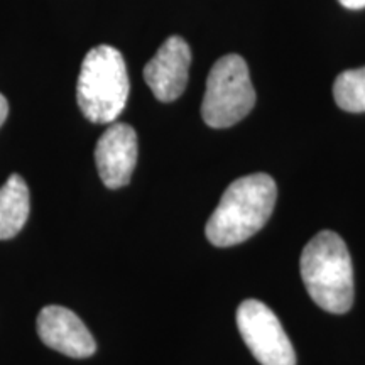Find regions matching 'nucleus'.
<instances>
[{
	"instance_id": "f257e3e1",
	"label": "nucleus",
	"mask_w": 365,
	"mask_h": 365,
	"mask_svg": "<svg viewBox=\"0 0 365 365\" xmlns=\"http://www.w3.org/2000/svg\"><path fill=\"white\" fill-rule=\"evenodd\" d=\"M276 200L277 186L269 175L255 173L235 180L207 222L210 244L232 247L250 239L271 218Z\"/></svg>"
},
{
	"instance_id": "f03ea898",
	"label": "nucleus",
	"mask_w": 365,
	"mask_h": 365,
	"mask_svg": "<svg viewBox=\"0 0 365 365\" xmlns=\"http://www.w3.org/2000/svg\"><path fill=\"white\" fill-rule=\"evenodd\" d=\"M301 277L312 299L328 313L344 314L354 304V266L344 239L323 230L301 254Z\"/></svg>"
},
{
	"instance_id": "7ed1b4c3",
	"label": "nucleus",
	"mask_w": 365,
	"mask_h": 365,
	"mask_svg": "<svg viewBox=\"0 0 365 365\" xmlns=\"http://www.w3.org/2000/svg\"><path fill=\"white\" fill-rule=\"evenodd\" d=\"M129 75L124 56L108 44H100L86 54L76 85V102L93 124H112L129 98Z\"/></svg>"
},
{
	"instance_id": "20e7f679",
	"label": "nucleus",
	"mask_w": 365,
	"mask_h": 365,
	"mask_svg": "<svg viewBox=\"0 0 365 365\" xmlns=\"http://www.w3.org/2000/svg\"><path fill=\"white\" fill-rule=\"evenodd\" d=\"M255 105L249 66L239 54H225L210 70L202 103L205 124L227 129L247 117Z\"/></svg>"
},
{
	"instance_id": "39448f33",
	"label": "nucleus",
	"mask_w": 365,
	"mask_h": 365,
	"mask_svg": "<svg viewBox=\"0 0 365 365\" xmlns=\"http://www.w3.org/2000/svg\"><path fill=\"white\" fill-rule=\"evenodd\" d=\"M237 327L245 345L262 365H296L289 336L279 318L262 301H242L237 309Z\"/></svg>"
},
{
	"instance_id": "423d86ee",
	"label": "nucleus",
	"mask_w": 365,
	"mask_h": 365,
	"mask_svg": "<svg viewBox=\"0 0 365 365\" xmlns=\"http://www.w3.org/2000/svg\"><path fill=\"white\" fill-rule=\"evenodd\" d=\"M191 49L180 36H171L161 44L144 68V80L161 102L180 98L188 85Z\"/></svg>"
},
{
	"instance_id": "0eeeda50",
	"label": "nucleus",
	"mask_w": 365,
	"mask_h": 365,
	"mask_svg": "<svg viewBox=\"0 0 365 365\" xmlns=\"http://www.w3.org/2000/svg\"><path fill=\"white\" fill-rule=\"evenodd\" d=\"M100 180L110 190L129 185L137 163V134L129 124L108 125L95 148Z\"/></svg>"
},
{
	"instance_id": "6e6552de",
	"label": "nucleus",
	"mask_w": 365,
	"mask_h": 365,
	"mask_svg": "<svg viewBox=\"0 0 365 365\" xmlns=\"http://www.w3.org/2000/svg\"><path fill=\"white\" fill-rule=\"evenodd\" d=\"M38 335L49 349L73 359L95 354L97 344L85 323L65 307H46L38 317Z\"/></svg>"
},
{
	"instance_id": "1a4fd4ad",
	"label": "nucleus",
	"mask_w": 365,
	"mask_h": 365,
	"mask_svg": "<svg viewBox=\"0 0 365 365\" xmlns=\"http://www.w3.org/2000/svg\"><path fill=\"white\" fill-rule=\"evenodd\" d=\"M29 217V188L19 175L9 176L0 188V240L16 237Z\"/></svg>"
},
{
	"instance_id": "9d476101",
	"label": "nucleus",
	"mask_w": 365,
	"mask_h": 365,
	"mask_svg": "<svg viewBox=\"0 0 365 365\" xmlns=\"http://www.w3.org/2000/svg\"><path fill=\"white\" fill-rule=\"evenodd\" d=\"M333 97L341 110L365 112V66L340 73L333 85Z\"/></svg>"
},
{
	"instance_id": "9b49d317",
	"label": "nucleus",
	"mask_w": 365,
	"mask_h": 365,
	"mask_svg": "<svg viewBox=\"0 0 365 365\" xmlns=\"http://www.w3.org/2000/svg\"><path fill=\"white\" fill-rule=\"evenodd\" d=\"M345 9H352V11H360L365 9V0H339Z\"/></svg>"
},
{
	"instance_id": "f8f14e48",
	"label": "nucleus",
	"mask_w": 365,
	"mask_h": 365,
	"mask_svg": "<svg viewBox=\"0 0 365 365\" xmlns=\"http://www.w3.org/2000/svg\"><path fill=\"white\" fill-rule=\"evenodd\" d=\"M7 113H9V103H7L6 97H4V95L0 93V127H2L4 122H6Z\"/></svg>"
}]
</instances>
